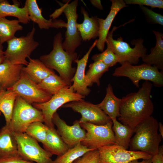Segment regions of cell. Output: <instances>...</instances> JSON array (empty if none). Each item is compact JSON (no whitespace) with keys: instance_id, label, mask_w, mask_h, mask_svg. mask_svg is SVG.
Masks as SVG:
<instances>
[{"instance_id":"6da1fadb","label":"cell","mask_w":163,"mask_h":163,"mask_svg":"<svg viewBox=\"0 0 163 163\" xmlns=\"http://www.w3.org/2000/svg\"><path fill=\"white\" fill-rule=\"evenodd\" d=\"M152 86L151 82L145 81L137 91L121 98L118 117L121 123L134 129L152 116L154 110L150 97Z\"/></svg>"},{"instance_id":"7a4b0ae2","label":"cell","mask_w":163,"mask_h":163,"mask_svg":"<svg viewBox=\"0 0 163 163\" xmlns=\"http://www.w3.org/2000/svg\"><path fill=\"white\" fill-rule=\"evenodd\" d=\"M63 38L61 32L55 36L53 48L47 54L41 56L40 60L48 68L57 71L60 76L67 84L71 85V80L76 70L72 66V63L77 58L76 52L70 53L65 51L62 46Z\"/></svg>"},{"instance_id":"3957f363","label":"cell","mask_w":163,"mask_h":163,"mask_svg":"<svg viewBox=\"0 0 163 163\" xmlns=\"http://www.w3.org/2000/svg\"><path fill=\"white\" fill-rule=\"evenodd\" d=\"M158 120L151 116L135 129L129 143V150L142 152L153 156L159 151L163 139L158 133Z\"/></svg>"},{"instance_id":"277c9868","label":"cell","mask_w":163,"mask_h":163,"mask_svg":"<svg viewBox=\"0 0 163 163\" xmlns=\"http://www.w3.org/2000/svg\"><path fill=\"white\" fill-rule=\"evenodd\" d=\"M121 65L115 69L112 74L113 76L127 77L137 88L141 80L151 82L156 87L163 86V72L157 67L145 63L134 65L125 62Z\"/></svg>"},{"instance_id":"5b68a950","label":"cell","mask_w":163,"mask_h":163,"mask_svg":"<svg viewBox=\"0 0 163 163\" xmlns=\"http://www.w3.org/2000/svg\"><path fill=\"white\" fill-rule=\"evenodd\" d=\"M69 2L64 4L59 2L60 8L56 9L50 15V17L56 19L62 13L65 15L67 19V25L65 38L62 43V46L66 52L73 53L75 52L76 49L81 45L82 40L77 27L78 1L75 0L70 3H69Z\"/></svg>"},{"instance_id":"8992f818","label":"cell","mask_w":163,"mask_h":163,"mask_svg":"<svg viewBox=\"0 0 163 163\" xmlns=\"http://www.w3.org/2000/svg\"><path fill=\"white\" fill-rule=\"evenodd\" d=\"M117 28L114 26L111 30L109 32L106 43L118 57L121 64L125 62L133 65L137 64L139 59L146 54L147 50L143 45L144 40L138 39L132 40L131 43L135 46L132 48L128 43L123 40L121 37L116 40L113 39V32Z\"/></svg>"},{"instance_id":"52a82bcc","label":"cell","mask_w":163,"mask_h":163,"mask_svg":"<svg viewBox=\"0 0 163 163\" xmlns=\"http://www.w3.org/2000/svg\"><path fill=\"white\" fill-rule=\"evenodd\" d=\"M35 31L33 27L26 36L15 37L7 42V48L4 51L5 59L13 64L26 66L28 63L27 59L39 45L34 39Z\"/></svg>"},{"instance_id":"ba28073f","label":"cell","mask_w":163,"mask_h":163,"mask_svg":"<svg viewBox=\"0 0 163 163\" xmlns=\"http://www.w3.org/2000/svg\"><path fill=\"white\" fill-rule=\"evenodd\" d=\"M36 121L44 122L41 111L17 96L10 125L12 130L15 133H24L28 126Z\"/></svg>"},{"instance_id":"9c48e42d","label":"cell","mask_w":163,"mask_h":163,"mask_svg":"<svg viewBox=\"0 0 163 163\" xmlns=\"http://www.w3.org/2000/svg\"><path fill=\"white\" fill-rule=\"evenodd\" d=\"M85 97L75 92L71 85L62 89L48 101L34 103L32 105L42 112L45 124L49 128H52L54 127L52 120L53 116L59 108L70 102L83 100Z\"/></svg>"},{"instance_id":"30bf717a","label":"cell","mask_w":163,"mask_h":163,"mask_svg":"<svg viewBox=\"0 0 163 163\" xmlns=\"http://www.w3.org/2000/svg\"><path fill=\"white\" fill-rule=\"evenodd\" d=\"M86 131L85 137L81 143L88 148L97 149L107 145L115 144L114 134L112 129V121L106 124L97 125L89 123H80Z\"/></svg>"},{"instance_id":"8fae6325","label":"cell","mask_w":163,"mask_h":163,"mask_svg":"<svg viewBox=\"0 0 163 163\" xmlns=\"http://www.w3.org/2000/svg\"><path fill=\"white\" fill-rule=\"evenodd\" d=\"M15 135L19 155L23 159L35 163H54L51 158L52 155L34 139L25 133H15Z\"/></svg>"},{"instance_id":"7c38bea8","label":"cell","mask_w":163,"mask_h":163,"mask_svg":"<svg viewBox=\"0 0 163 163\" xmlns=\"http://www.w3.org/2000/svg\"><path fill=\"white\" fill-rule=\"evenodd\" d=\"M7 90L13 91L18 96L31 104L45 102L52 96L40 88L38 84L32 80L22 70L18 81Z\"/></svg>"},{"instance_id":"4fadbf2b","label":"cell","mask_w":163,"mask_h":163,"mask_svg":"<svg viewBox=\"0 0 163 163\" xmlns=\"http://www.w3.org/2000/svg\"><path fill=\"white\" fill-rule=\"evenodd\" d=\"M99 163H129L139 159L151 158L152 156L139 151H133L116 144L105 146L97 149Z\"/></svg>"},{"instance_id":"5bb4252c","label":"cell","mask_w":163,"mask_h":163,"mask_svg":"<svg viewBox=\"0 0 163 163\" xmlns=\"http://www.w3.org/2000/svg\"><path fill=\"white\" fill-rule=\"evenodd\" d=\"M61 107L70 108L80 113L81 117L79 120L80 123H89L102 125L112 121L97 104H93L84 100L68 103Z\"/></svg>"},{"instance_id":"9a60e30c","label":"cell","mask_w":163,"mask_h":163,"mask_svg":"<svg viewBox=\"0 0 163 163\" xmlns=\"http://www.w3.org/2000/svg\"><path fill=\"white\" fill-rule=\"evenodd\" d=\"M52 120L57 127V131L69 149L74 147L84 139L86 132L82 128L79 120H76L73 125L69 126L61 119L57 112L53 115Z\"/></svg>"},{"instance_id":"2e32d148","label":"cell","mask_w":163,"mask_h":163,"mask_svg":"<svg viewBox=\"0 0 163 163\" xmlns=\"http://www.w3.org/2000/svg\"><path fill=\"white\" fill-rule=\"evenodd\" d=\"M110 1L112 2L110 10L106 18L104 19L97 18L99 24V38L96 46L101 52L104 51L107 35L115 17L120 10L127 6L123 0H111Z\"/></svg>"},{"instance_id":"e0dca14e","label":"cell","mask_w":163,"mask_h":163,"mask_svg":"<svg viewBox=\"0 0 163 163\" xmlns=\"http://www.w3.org/2000/svg\"><path fill=\"white\" fill-rule=\"evenodd\" d=\"M24 7L26 8L30 21L37 24L40 29H48L50 28H66L67 24L62 20L50 18L47 20L42 14V10L36 0H27Z\"/></svg>"},{"instance_id":"ac0fdd59","label":"cell","mask_w":163,"mask_h":163,"mask_svg":"<svg viewBox=\"0 0 163 163\" xmlns=\"http://www.w3.org/2000/svg\"><path fill=\"white\" fill-rule=\"evenodd\" d=\"M97 40L94 42L88 52L81 59H77L74 62L76 63L77 67L75 73L71 82L74 91L76 93L85 97L90 93L91 90L87 86L85 82V71L88 59L93 49L96 46Z\"/></svg>"},{"instance_id":"d6986e66","label":"cell","mask_w":163,"mask_h":163,"mask_svg":"<svg viewBox=\"0 0 163 163\" xmlns=\"http://www.w3.org/2000/svg\"><path fill=\"white\" fill-rule=\"evenodd\" d=\"M20 156L15 133L10 125L0 130V159Z\"/></svg>"},{"instance_id":"ffe728a7","label":"cell","mask_w":163,"mask_h":163,"mask_svg":"<svg viewBox=\"0 0 163 163\" xmlns=\"http://www.w3.org/2000/svg\"><path fill=\"white\" fill-rule=\"evenodd\" d=\"M23 65H14L5 59L0 64V89L7 90L11 87L19 79Z\"/></svg>"},{"instance_id":"44dd1931","label":"cell","mask_w":163,"mask_h":163,"mask_svg":"<svg viewBox=\"0 0 163 163\" xmlns=\"http://www.w3.org/2000/svg\"><path fill=\"white\" fill-rule=\"evenodd\" d=\"M81 12L84 16L82 23L77 24V27L79 31L82 40L89 41L98 37L99 24L97 16L90 17L87 11L81 7Z\"/></svg>"},{"instance_id":"7402d4cb","label":"cell","mask_w":163,"mask_h":163,"mask_svg":"<svg viewBox=\"0 0 163 163\" xmlns=\"http://www.w3.org/2000/svg\"><path fill=\"white\" fill-rule=\"evenodd\" d=\"M43 144L44 149L52 156H61L69 149L54 127L48 128Z\"/></svg>"},{"instance_id":"603a6c76","label":"cell","mask_w":163,"mask_h":163,"mask_svg":"<svg viewBox=\"0 0 163 163\" xmlns=\"http://www.w3.org/2000/svg\"><path fill=\"white\" fill-rule=\"evenodd\" d=\"M121 101V99L115 95L112 86L109 84L106 89L104 98L97 105L112 121L120 116Z\"/></svg>"},{"instance_id":"cb8c5ba5","label":"cell","mask_w":163,"mask_h":163,"mask_svg":"<svg viewBox=\"0 0 163 163\" xmlns=\"http://www.w3.org/2000/svg\"><path fill=\"white\" fill-rule=\"evenodd\" d=\"M28 64L22 71L32 80L38 84L44 78L55 72L48 68L40 59L28 58Z\"/></svg>"},{"instance_id":"d4e9b609","label":"cell","mask_w":163,"mask_h":163,"mask_svg":"<svg viewBox=\"0 0 163 163\" xmlns=\"http://www.w3.org/2000/svg\"><path fill=\"white\" fill-rule=\"evenodd\" d=\"M152 31L156 37V45L151 49L150 54H145L142 58V60L163 72V34L158 31Z\"/></svg>"},{"instance_id":"484cf974","label":"cell","mask_w":163,"mask_h":163,"mask_svg":"<svg viewBox=\"0 0 163 163\" xmlns=\"http://www.w3.org/2000/svg\"><path fill=\"white\" fill-rule=\"evenodd\" d=\"M14 2L13 5L8 1L0 4V18L13 16L18 18L20 22L24 24L29 23L31 21L25 7L20 8L19 3Z\"/></svg>"},{"instance_id":"4316f807","label":"cell","mask_w":163,"mask_h":163,"mask_svg":"<svg viewBox=\"0 0 163 163\" xmlns=\"http://www.w3.org/2000/svg\"><path fill=\"white\" fill-rule=\"evenodd\" d=\"M112 129L114 133L115 144L124 149H128L134 129L118 122L117 119L112 121Z\"/></svg>"},{"instance_id":"83f0119b","label":"cell","mask_w":163,"mask_h":163,"mask_svg":"<svg viewBox=\"0 0 163 163\" xmlns=\"http://www.w3.org/2000/svg\"><path fill=\"white\" fill-rule=\"evenodd\" d=\"M17 95L10 90L0 89V111L3 114L6 125H10Z\"/></svg>"},{"instance_id":"f1b7e54d","label":"cell","mask_w":163,"mask_h":163,"mask_svg":"<svg viewBox=\"0 0 163 163\" xmlns=\"http://www.w3.org/2000/svg\"><path fill=\"white\" fill-rule=\"evenodd\" d=\"M18 20H9L0 18V44L7 42L15 36V33L21 30L23 27Z\"/></svg>"},{"instance_id":"f546056e","label":"cell","mask_w":163,"mask_h":163,"mask_svg":"<svg viewBox=\"0 0 163 163\" xmlns=\"http://www.w3.org/2000/svg\"><path fill=\"white\" fill-rule=\"evenodd\" d=\"M38 85L40 88L52 96L57 93L64 88L69 86L55 72L44 78Z\"/></svg>"},{"instance_id":"4dcf8cb0","label":"cell","mask_w":163,"mask_h":163,"mask_svg":"<svg viewBox=\"0 0 163 163\" xmlns=\"http://www.w3.org/2000/svg\"><path fill=\"white\" fill-rule=\"evenodd\" d=\"M109 68L101 61H94L91 64L85 75V82L87 86L90 87L94 83L99 86L100 79Z\"/></svg>"},{"instance_id":"1f68e13d","label":"cell","mask_w":163,"mask_h":163,"mask_svg":"<svg viewBox=\"0 0 163 163\" xmlns=\"http://www.w3.org/2000/svg\"><path fill=\"white\" fill-rule=\"evenodd\" d=\"M93 150L78 143L74 147L69 149L63 155L58 156L53 161L54 163H73L76 160L87 152Z\"/></svg>"},{"instance_id":"d6a6232c","label":"cell","mask_w":163,"mask_h":163,"mask_svg":"<svg viewBox=\"0 0 163 163\" xmlns=\"http://www.w3.org/2000/svg\"><path fill=\"white\" fill-rule=\"evenodd\" d=\"M43 122L36 121L29 124L25 133L38 142L43 144L44 142L48 127Z\"/></svg>"},{"instance_id":"836d02e7","label":"cell","mask_w":163,"mask_h":163,"mask_svg":"<svg viewBox=\"0 0 163 163\" xmlns=\"http://www.w3.org/2000/svg\"><path fill=\"white\" fill-rule=\"evenodd\" d=\"M106 49L100 53L93 55L92 59L94 62L101 61L109 68L120 63L118 57L115 54L110 46L107 44Z\"/></svg>"},{"instance_id":"e575fe53","label":"cell","mask_w":163,"mask_h":163,"mask_svg":"<svg viewBox=\"0 0 163 163\" xmlns=\"http://www.w3.org/2000/svg\"><path fill=\"white\" fill-rule=\"evenodd\" d=\"M140 8L144 13L147 20L150 23L163 25V16L160 13L155 12L143 5Z\"/></svg>"},{"instance_id":"d590c367","label":"cell","mask_w":163,"mask_h":163,"mask_svg":"<svg viewBox=\"0 0 163 163\" xmlns=\"http://www.w3.org/2000/svg\"><path fill=\"white\" fill-rule=\"evenodd\" d=\"M73 163H99L98 150L94 149L87 152Z\"/></svg>"},{"instance_id":"8d00e7d4","label":"cell","mask_w":163,"mask_h":163,"mask_svg":"<svg viewBox=\"0 0 163 163\" xmlns=\"http://www.w3.org/2000/svg\"><path fill=\"white\" fill-rule=\"evenodd\" d=\"M124 1L126 5H139L149 6L152 8H163V1L161 0H125Z\"/></svg>"},{"instance_id":"74e56055","label":"cell","mask_w":163,"mask_h":163,"mask_svg":"<svg viewBox=\"0 0 163 163\" xmlns=\"http://www.w3.org/2000/svg\"><path fill=\"white\" fill-rule=\"evenodd\" d=\"M0 163H35L26 160L20 156L0 159Z\"/></svg>"},{"instance_id":"f35d334b","label":"cell","mask_w":163,"mask_h":163,"mask_svg":"<svg viewBox=\"0 0 163 163\" xmlns=\"http://www.w3.org/2000/svg\"><path fill=\"white\" fill-rule=\"evenodd\" d=\"M152 163H163V145L160 146L158 153L152 156Z\"/></svg>"},{"instance_id":"ab89813d","label":"cell","mask_w":163,"mask_h":163,"mask_svg":"<svg viewBox=\"0 0 163 163\" xmlns=\"http://www.w3.org/2000/svg\"><path fill=\"white\" fill-rule=\"evenodd\" d=\"M90 1L92 4L94 6L100 10H103V7L100 0H91Z\"/></svg>"},{"instance_id":"60d3db41","label":"cell","mask_w":163,"mask_h":163,"mask_svg":"<svg viewBox=\"0 0 163 163\" xmlns=\"http://www.w3.org/2000/svg\"><path fill=\"white\" fill-rule=\"evenodd\" d=\"M3 48L2 44H0V64L2 63L5 59Z\"/></svg>"},{"instance_id":"b9f144b4","label":"cell","mask_w":163,"mask_h":163,"mask_svg":"<svg viewBox=\"0 0 163 163\" xmlns=\"http://www.w3.org/2000/svg\"><path fill=\"white\" fill-rule=\"evenodd\" d=\"M129 163H152V158L147 159L143 160L141 161H139L138 160L133 161Z\"/></svg>"},{"instance_id":"7bdbcfd3","label":"cell","mask_w":163,"mask_h":163,"mask_svg":"<svg viewBox=\"0 0 163 163\" xmlns=\"http://www.w3.org/2000/svg\"><path fill=\"white\" fill-rule=\"evenodd\" d=\"M158 130L160 133V134L163 138V125L162 123L159 122L158 123Z\"/></svg>"},{"instance_id":"ee69618b","label":"cell","mask_w":163,"mask_h":163,"mask_svg":"<svg viewBox=\"0 0 163 163\" xmlns=\"http://www.w3.org/2000/svg\"><path fill=\"white\" fill-rule=\"evenodd\" d=\"M7 0H0V4L6 2Z\"/></svg>"},{"instance_id":"f6af8a7d","label":"cell","mask_w":163,"mask_h":163,"mask_svg":"<svg viewBox=\"0 0 163 163\" xmlns=\"http://www.w3.org/2000/svg\"><path fill=\"white\" fill-rule=\"evenodd\" d=\"M1 112L0 111V115H1Z\"/></svg>"}]
</instances>
